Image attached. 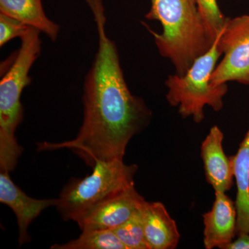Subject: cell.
<instances>
[{"label":"cell","mask_w":249,"mask_h":249,"mask_svg":"<svg viewBox=\"0 0 249 249\" xmlns=\"http://www.w3.org/2000/svg\"><path fill=\"white\" fill-rule=\"evenodd\" d=\"M0 14L37 29L52 41L58 38L60 26L47 17L42 0H0Z\"/></svg>","instance_id":"obj_12"},{"label":"cell","mask_w":249,"mask_h":249,"mask_svg":"<svg viewBox=\"0 0 249 249\" xmlns=\"http://www.w3.org/2000/svg\"><path fill=\"white\" fill-rule=\"evenodd\" d=\"M98 33V49L85 76L84 118L76 138L38 143L39 151L70 149L93 168L97 162L124 160L127 144L146 127L152 112L129 91L115 42L106 31L103 0H85Z\"/></svg>","instance_id":"obj_1"},{"label":"cell","mask_w":249,"mask_h":249,"mask_svg":"<svg viewBox=\"0 0 249 249\" xmlns=\"http://www.w3.org/2000/svg\"><path fill=\"white\" fill-rule=\"evenodd\" d=\"M0 202L14 211L19 229V245L30 242L28 228L44 210L56 206L58 199H36L30 197L12 181L8 172L0 171Z\"/></svg>","instance_id":"obj_8"},{"label":"cell","mask_w":249,"mask_h":249,"mask_svg":"<svg viewBox=\"0 0 249 249\" xmlns=\"http://www.w3.org/2000/svg\"><path fill=\"white\" fill-rule=\"evenodd\" d=\"M199 12L214 40L222 34L229 18L219 9L217 0H196Z\"/></svg>","instance_id":"obj_16"},{"label":"cell","mask_w":249,"mask_h":249,"mask_svg":"<svg viewBox=\"0 0 249 249\" xmlns=\"http://www.w3.org/2000/svg\"><path fill=\"white\" fill-rule=\"evenodd\" d=\"M30 28L18 19L0 14V47L14 38L22 37Z\"/></svg>","instance_id":"obj_17"},{"label":"cell","mask_w":249,"mask_h":249,"mask_svg":"<svg viewBox=\"0 0 249 249\" xmlns=\"http://www.w3.org/2000/svg\"><path fill=\"white\" fill-rule=\"evenodd\" d=\"M52 249H127L111 230H90L64 245H54Z\"/></svg>","instance_id":"obj_14"},{"label":"cell","mask_w":249,"mask_h":249,"mask_svg":"<svg viewBox=\"0 0 249 249\" xmlns=\"http://www.w3.org/2000/svg\"><path fill=\"white\" fill-rule=\"evenodd\" d=\"M145 199L134 186L108 198L77 221L82 231L111 230L124 224L142 207Z\"/></svg>","instance_id":"obj_7"},{"label":"cell","mask_w":249,"mask_h":249,"mask_svg":"<svg viewBox=\"0 0 249 249\" xmlns=\"http://www.w3.org/2000/svg\"><path fill=\"white\" fill-rule=\"evenodd\" d=\"M40 31L31 27L0 82V171H13L22 155L16 132L24 117L21 96L31 84L29 71L42 51Z\"/></svg>","instance_id":"obj_3"},{"label":"cell","mask_w":249,"mask_h":249,"mask_svg":"<svg viewBox=\"0 0 249 249\" xmlns=\"http://www.w3.org/2000/svg\"><path fill=\"white\" fill-rule=\"evenodd\" d=\"M145 18L161 24V34L146 28L160 55L170 60L180 76L186 74L216 40L211 37L196 0H151Z\"/></svg>","instance_id":"obj_2"},{"label":"cell","mask_w":249,"mask_h":249,"mask_svg":"<svg viewBox=\"0 0 249 249\" xmlns=\"http://www.w3.org/2000/svg\"><path fill=\"white\" fill-rule=\"evenodd\" d=\"M220 36L206 53L196 59L186 74L170 75L165 81L170 106L178 107V114L183 118L193 116L197 124L204 120L205 106H211L214 111L222 109L223 98L228 91L227 83L215 85L211 82L222 54L219 47Z\"/></svg>","instance_id":"obj_5"},{"label":"cell","mask_w":249,"mask_h":249,"mask_svg":"<svg viewBox=\"0 0 249 249\" xmlns=\"http://www.w3.org/2000/svg\"><path fill=\"white\" fill-rule=\"evenodd\" d=\"M219 47L224 56L212 73L211 83L236 81L249 85V15L229 18Z\"/></svg>","instance_id":"obj_6"},{"label":"cell","mask_w":249,"mask_h":249,"mask_svg":"<svg viewBox=\"0 0 249 249\" xmlns=\"http://www.w3.org/2000/svg\"><path fill=\"white\" fill-rule=\"evenodd\" d=\"M91 175L73 179L64 187L57 208L62 219L77 222L108 198L134 186L137 165H126L124 160L97 162Z\"/></svg>","instance_id":"obj_4"},{"label":"cell","mask_w":249,"mask_h":249,"mask_svg":"<svg viewBox=\"0 0 249 249\" xmlns=\"http://www.w3.org/2000/svg\"><path fill=\"white\" fill-rule=\"evenodd\" d=\"M231 158L237 183V234H249V129L237 153Z\"/></svg>","instance_id":"obj_13"},{"label":"cell","mask_w":249,"mask_h":249,"mask_svg":"<svg viewBox=\"0 0 249 249\" xmlns=\"http://www.w3.org/2000/svg\"><path fill=\"white\" fill-rule=\"evenodd\" d=\"M145 239L149 249H173L180 239L176 223L160 202H145L142 209Z\"/></svg>","instance_id":"obj_11"},{"label":"cell","mask_w":249,"mask_h":249,"mask_svg":"<svg viewBox=\"0 0 249 249\" xmlns=\"http://www.w3.org/2000/svg\"><path fill=\"white\" fill-rule=\"evenodd\" d=\"M225 249H249V234H240L237 240L232 241Z\"/></svg>","instance_id":"obj_18"},{"label":"cell","mask_w":249,"mask_h":249,"mask_svg":"<svg viewBox=\"0 0 249 249\" xmlns=\"http://www.w3.org/2000/svg\"><path fill=\"white\" fill-rule=\"evenodd\" d=\"M223 139L222 130L213 126L202 142L201 150L208 182L214 191L226 193L233 184L235 176L231 158L223 150Z\"/></svg>","instance_id":"obj_10"},{"label":"cell","mask_w":249,"mask_h":249,"mask_svg":"<svg viewBox=\"0 0 249 249\" xmlns=\"http://www.w3.org/2000/svg\"><path fill=\"white\" fill-rule=\"evenodd\" d=\"M205 248L225 249L237 234L235 204L222 192H215L212 209L203 214Z\"/></svg>","instance_id":"obj_9"},{"label":"cell","mask_w":249,"mask_h":249,"mask_svg":"<svg viewBox=\"0 0 249 249\" xmlns=\"http://www.w3.org/2000/svg\"><path fill=\"white\" fill-rule=\"evenodd\" d=\"M141 209L128 220L111 229L127 249H149Z\"/></svg>","instance_id":"obj_15"}]
</instances>
